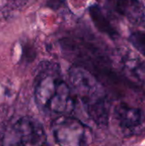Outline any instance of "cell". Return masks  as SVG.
I'll use <instances>...</instances> for the list:
<instances>
[{
  "label": "cell",
  "mask_w": 145,
  "mask_h": 146,
  "mask_svg": "<svg viewBox=\"0 0 145 146\" xmlns=\"http://www.w3.org/2000/svg\"><path fill=\"white\" fill-rule=\"evenodd\" d=\"M63 80L59 64L44 61L39 63L34 80V101L45 112L70 114L75 108V94Z\"/></svg>",
  "instance_id": "obj_1"
},
{
  "label": "cell",
  "mask_w": 145,
  "mask_h": 146,
  "mask_svg": "<svg viewBox=\"0 0 145 146\" xmlns=\"http://www.w3.org/2000/svg\"><path fill=\"white\" fill-rule=\"evenodd\" d=\"M68 79L74 92L89 115L98 126H108L109 102L103 86L85 67L73 64L68 69Z\"/></svg>",
  "instance_id": "obj_2"
},
{
  "label": "cell",
  "mask_w": 145,
  "mask_h": 146,
  "mask_svg": "<svg viewBox=\"0 0 145 146\" xmlns=\"http://www.w3.org/2000/svg\"><path fill=\"white\" fill-rule=\"evenodd\" d=\"M51 132L55 142L60 145H87L91 142V129L79 119L67 115L52 122Z\"/></svg>",
  "instance_id": "obj_3"
},
{
  "label": "cell",
  "mask_w": 145,
  "mask_h": 146,
  "mask_svg": "<svg viewBox=\"0 0 145 146\" xmlns=\"http://www.w3.org/2000/svg\"><path fill=\"white\" fill-rule=\"evenodd\" d=\"M6 145H48L47 135L43 124L32 116L18 119L8 133Z\"/></svg>",
  "instance_id": "obj_4"
},
{
  "label": "cell",
  "mask_w": 145,
  "mask_h": 146,
  "mask_svg": "<svg viewBox=\"0 0 145 146\" xmlns=\"http://www.w3.org/2000/svg\"><path fill=\"white\" fill-rule=\"evenodd\" d=\"M114 119L121 130L129 135L144 124L145 116L140 109L126 103H120L114 109Z\"/></svg>",
  "instance_id": "obj_5"
},
{
  "label": "cell",
  "mask_w": 145,
  "mask_h": 146,
  "mask_svg": "<svg viewBox=\"0 0 145 146\" xmlns=\"http://www.w3.org/2000/svg\"><path fill=\"white\" fill-rule=\"evenodd\" d=\"M114 8L132 24L145 27V7L139 0H114Z\"/></svg>",
  "instance_id": "obj_6"
},
{
  "label": "cell",
  "mask_w": 145,
  "mask_h": 146,
  "mask_svg": "<svg viewBox=\"0 0 145 146\" xmlns=\"http://www.w3.org/2000/svg\"><path fill=\"white\" fill-rule=\"evenodd\" d=\"M119 63L121 70L135 80L145 83V62L131 51L120 54Z\"/></svg>",
  "instance_id": "obj_7"
},
{
  "label": "cell",
  "mask_w": 145,
  "mask_h": 146,
  "mask_svg": "<svg viewBox=\"0 0 145 146\" xmlns=\"http://www.w3.org/2000/svg\"><path fill=\"white\" fill-rule=\"evenodd\" d=\"M88 11L94 26L99 32L108 35L111 39H116L118 38V32L111 24L99 5L93 4L90 6Z\"/></svg>",
  "instance_id": "obj_8"
},
{
  "label": "cell",
  "mask_w": 145,
  "mask_h": 146,
  "mask_svg": "<svg viewBox=\"0 0 145 146\" xmlns=\"http://www.w3.org/2000/svg\"><path fill=\"white\" fill-rule=\"evenodd\" d=\"M129 41L132 45L145 56V33L137 31L131 33Z\"/></svg>",
  "instance_id": "obj_9"
},
{
  "label": "cell",
  "mask_w": 145,
  "mask_h": 146,
  "mask_svg": "<svg viewBox=\"0 0 145 146\" xmlns=\"http://www.w3.org/2000/svg\"><path fill=\"white\" fill-rule=\"evenodd\" d=\"M36 58V50L29 43H26L22 46L21 60L26 62H31Z\"/></svg>",
  "instance_id": "obj_10"
},
{
  "label": "cell",
  "mask_w": 145,
  "mask_h": 146,
  "mask_svg": "<svg viewBox=\"0 0 145 146\" xmlns=\"http://www.w3.org/2000/svg\"><path fill=\"white\" fill-rule=\"evenodd\" d=\"M66 3L67 0H48L46 3V6L50 9L56 11L62 9V7H64Z\"/></svg>",
  "instance_id": "obj_11"
}]
</instances>
